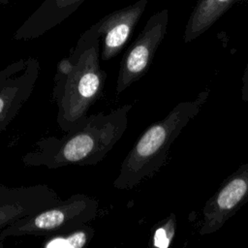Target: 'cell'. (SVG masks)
<instances>
[{"mask_svg": "<svg viewBox=\"0 0 248 248\" xmlns=\"http://www.w3.org/2000/svg\"><path fill=\"white\" fill-rule=\"evenodd\" d=\"M132 30V22L124 20L108 27L104 34L102 60L107 61L114 57L127 42Z\"/></svg>", "mask_w": 248, "mask_h": 248, "instance_id": "obj_11", "label": "cell"}, {"mask_svg": "<svg viewBox=\"0 0 248 248\" xmlns=\"http://www.w3.org/2000/svg\"><path fill=\"white\" fill-rule=\"evenodd\" d=\"M98 200L77 193L67 200L22 217L0 232V244L7 237L46 236L90 223L98 216Z\"/></svg>", "mask_w": 248, "mask_h": 248, "instance_id": "obj_4", "label": "cell"}, {"mask_svg": "<svg viewBox=\"0 0 248 248\" xmlns=\"http://www.w3.org/2000/svg\"><path fill=\"white\" fill-rule=\"evenodd\" d=\"M248 202V163L227 177L216 193L205 202L200 230L202 235L221 229Z\"/></svg>", "mask_w": 248, "mask_h": 248, "instance_id": "obj_7", "label": "cell"}, {"mask_svg": "<svg viewBox=\"0 0 248 248\" xmlns=\"http://www.w3.org/2000/svg\"><path fill=\"white\" fill-rule=\"evenodd\" d=\"M152 19L122 58L116 79V95H120L133 83L140 80L151 66L155 51L166 32L168 12L164 11Z\"/></svg>", "mask_w": 248, "mask_h": 248, "instance_id": "obj_6", "label": "cell"}, {"mask_svg": "<svg viewBox=\"0 0 248 248\" xmlns=\"http://www.w3.org/2000/svg\"><path fill=\"white\" fill-rule=\"evenodd\" d=\"M209 94L205 90L194 100L178 103L163 119L147 127L122 161L113 187L130 190L158 172L167 162L171 144L201 111Z\"/></svg>", "mask_w": 248, "mask_h": 248, "instance_id": "obj_3", "label": "cell"}, {"mask_svg": "<svg viewBox=\"0 0 248 248\" xmlns=\"http://www.w3.org/2000/svg\"><path fill=\"white\" fill-rule=\"evenodd\" d=\"M132 104L109 112L88 114L62 137H46L35 142V149L21 161L27 167L56 170L68 166H94L102 162L128 128Z\"/></svg>", "mask_w": 248, "mask_h": 248, "instance_id": "obj_1", "label": "cell"}, {"mask_svg": "<svg viewBox=\"0 0 248 248\" xmlns=\"http://www.w3.org/2000/svg\"><path fill=\"white\" fill-rule=\"evenodd\" d=\"M176 231V218L170 214L153 229L150 237V245L157 248H168L172 242Z\"/></svg>", "mask_w": 248, "mask_h": 248, "instance_id": "obj_12", "label": "cell"}, {"mask_svg": "<svg viewBox=\"0 0 248 248\" xmlns=\"http://www.w3.org/2000/svg\"><path fill=\"white\" fill-rule=\"evenodd\" d=\"M241 0H199L184 32V42L190 43L211 27L233 4Z\"/></svg>", "mask_w": 248, "mask_h": 248, "instance_id": "obj_9", "label": "cell"}, {"mask_svg": "<svg viewBox=\"0 0 248 248\" xmlns=\"http://www.w3.org/2000/svg\"><path fill=\"white\" fill-rule=\"evenodd\" d=\"M241 99L248 103V63L246 65L243 78H242V88H241Z\"/></svg>", "mask_w": 248, "mask_h": 248, "instance_id": "obj_13", "label": "cell"}, {"mask_svg": "<svg viewBox=\"0 0 248 248\" xmlns=\"http://www.w3.org/2000/svg\"><path fill=\"white\" fill-rule=\"evenodd\" d=\"M40 74L36 58L19 59L0 70V133L17 116L29 100Z\"/></svg>", "mask_w": 248, "mask_h": 248, "instance_id": "obj_5", "label": "cell"}, {"mask_svg": "<svg viewBox=\"0 0 248 248\" xmlns=\"http://www.w3.org/2000/svg\"><path fill=\"white\" fill-rule=\"evenodd\" d=\"M60 201L58 193L46 184L18 187L0 184V232L16 220Z\"/></svg>", "mask_w": 248, "mask_h": 248, "instance_id": "obj_8", "label": "cell"}, {"mask_svg": "<svg viewBox=\"0 0 248 248\" xmlns=\"http://www.w3.org/2000/svg\"><path fill=\"white\" fill-rule=\"evenodd\" d=\"M106 80L97 42L78 46L57 64L52 102L57 107V124L64 133L84 119L91 107L104 96Z\"/></svg>", "mask_w": 248, "mask_h": 248, "instance_id": "obj_2", "label": "cell"}, {"mask_svg": "<svg viewBox=\"0 0 248 248\" xmlns=\"http://www.w3.org/2000/svg\"><path fill=\"white\" fill-rule=\"evenodd\" d=\"M95 235V230L89 223L63 231L54 234L44 236V248H84Z\"/></svg>", "mask_w": 248, "mask_h": 248, "instance_id": "obj_10", "label": "cell"}]
</instances>
